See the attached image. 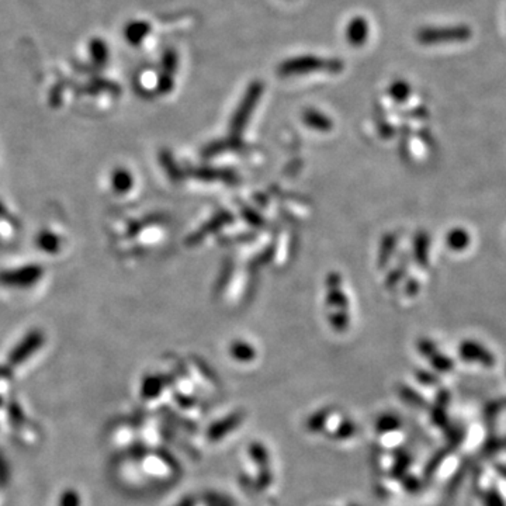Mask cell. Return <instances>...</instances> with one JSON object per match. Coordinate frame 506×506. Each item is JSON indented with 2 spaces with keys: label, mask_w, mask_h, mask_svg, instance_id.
<instances>
[{
  "label": "cell",
  "mask_w": 506,
  "mask_h": 506,
  "mask_svg": "<svg viewBox=\"0 0 506 506\" xmlns=\"http://www.w3.org/2000/svg\"><path fill=\"white\" fill-rule=\"evenodd\" d=\"M262 93H263V84H262V82H257L256 80V82H252L249 84V87L246 89V93H245V96H244V99H242V102H241V105H240V107H238V110H237L233 121H231V131H233V134H237L238 135L244 129V127H245L246 121L249 120V117L252 116V113H253V110H255V107H256V105H257Z\"/></svg>",
  "instance_id": "obj_4"
},
{
  "label": "cell",
  "mask_w": 506,
  "mask_h": 506,
  "mask_svg": "<svg viewBox=\"0 0 506 506\" xmlns=\"http://www.w3.org/2000/svg\"><path fill=\"white\" fill-rule=\"evenodd\" d=\"M35 245L44 253L55 255L61 251L62 241L60 235L50 231V229H42V231H39L35 237Z\"/></svg>",
  "instance_id": "obj_7"
},
{
  "label": "cell",
  "mask_w": 506,
  "mask_h": 506,
  "mask_svg": "<svg viewBox=\"0 0 506 506\" xmlns=\"http://www.w3.org/2000/svg\"><path fill=\"white\" fill-rule=\"evenodd\" d=\"M45 336L39 329L30 331L10 352L9 354V363L12 365H19L24 363L28 357H31L38 349L44 345Z\"/></svg>",
  "instance_id": "obj_5"
},
{
  "label": "cell",
  "mask_w": 506,
  "mask_h": 506,
  "mask_svg": "<svg viewBox=\"0 0 506 506\" xmlns=\"http://www.w3.org/2000/svg\"><path fill=\"white\" fill-rule=\"evenodd\" d=\"M343 71V62L341 60H324L314 55L297 57L284 61L279 65V75L291 76V75H302L311 72H329L339 73Z\"/></svg>",
  "instance_id": "obj_1"
},
{
  "label": "cell",
  "mask_w": 506,
  "mask_h": 506,
  "mask_svg": "<svg viewBox=\"0 0 506 506\" xmlns=\"http://www.w3.org/2000/svg\"><path fill=\"white\" fill-rule=\"evenodd\" d=\"M409 95H410V86L404 80H395L390 86V96L398 103H404L409 98Z\"/></svg>",
  "instance_id": "obj_15"
},
{
  "label": "cell",
  "mask_w": 506,
  "mask_h": 506,
  "mask_svg": "<svg viewBox=\"0 0 506 506\" xmlns=\"http://www.w3.org/2000/svg\"><path fill=\"white\" fill-rule=\"evenodd\" d=\"M150 31L151 26L147 21H131L129 24H127L124 35L131 45L136 47V45H140L148 37Z\"/></svg>",
  "instance_id": "obj_8"
},
{
  "label": "cell",
  "mask_w": 506,
  "mask_h": 506,
  "mask_svg": "<svg viewBox=\"0 0 506 506\" xmlns=\"http://www.w3.org/2000/svg\"><path fill=\"white\" fill-rule=\"evenodd\" d=\"M328 301L334 305H341V307H346V297L342 294V291L338 287L331 289Z\"/></svg>",
  "instance_id": "obj_19"
},
{
  "label": "cell",
  "mask_w": 506,
  "mask_h": 506,
  "mask_svg": "<svg viewBox=\"0 0 506 506\" xmlns=\"http://www.w3.org/2000/svg\"><path fill=\"white\" fill-rule=\"evenodd\" d=\"M395 244H397L395 235H387L384 238L383 245H381V252H380V264L381 266L387 264V262L390 260V257L395 249Z\"/></svg>",
  "instance_id": "obj_16"
},
{
  "label": "cell",
  "mask_w": 506,
  "mask_h": 506,
  "mask_svg": "<svg viewBox=\"0 0 506 506\" xmlns=\"http://www.w3.org/2000/svg\"><path fill=\"white\" fill-rule=\"evenodd\" d=\"M158 90L159 93H169V91L173 89V79L172 75L168 72L161 73L159 79H158Z\"/></svg>",
  "instance_id": "obj_18"
},
{
  "label": "cell",
  "mask_w": 506,
  "mask_h": 506,
  "mask_svg": "<svg viewBox=\"0 0 506 506\" xmlns=\"http://www.w3.org/2000/svg\"><path fill=\"white\" fill-rule=\"evenodd\" d=\"M89 53L91 55V61L98 66H105L109 61V47L107 44L100 38H93L89 42Z\"/></svg>",
  "instance_id": "obj_14"
},
{
  "label": "cell",
  "mask_w": 506,
  "mask_h": 506,
  "mask_svg": "<svg viewBox=\"0 0 506 506\" xmlns=\"http://www.w3.org/2000/svg\"><path fill=\"white\" fill-rule=\"evenodd\" d=\"M460 354L466 357L467 360H478L485 364L492 363V356L484 347H481L478 343L474 342H464L460 346Z\"/></svg>",
  "instance_id": "obj_11"
},
{
  "label": "cell",
  "mask_w": 506,
  "mask_h": 506,
  "mask_svg": "<svg viewBox=\"0 0 506 506\" xmlns=\"http://www.w3.org/2000/svg\"><path fill=\"white\" fill-rule=\"evenodd\" d=\"M402 275H404V270H402L401 267H398L397 270H394V271L388 275L387 284H388V286H394V284H397V283L401 280Z\"/></svg>",
  "instance_id": "obj_21"
},
{
  "label": "cell",
  "mask_w": 506,
  "mask_h": 506,
  "mask_svg": "<svg viewBox=\"0 0 506 506\" xmlns=\"http://www.w3.org/2000/svg\"><path fill=\"white\" fill-rule=\"evenodd\" d=\"M162 65H163V72H168L170 75H173L176 72L177 68V54L174 50H166L162 58Z\"/></svg>",
  "instance_id": "obj_17"
},
{
  "label": "cell",
  "mask_w": 506,
  "mask_h": 506,
  "mask_svg": "<svg viewBox=\"0 0 506 506\" xmlns=\"http://www.w3.org/2000/svg\"><path fill=\"white\" fill-rule=\"evenodd\" d=\"M471 28L466 24L450 27H425L417 34L421 44L433 45L440 42H464L471 38Z\"/></svg>",
  "instance_id": "obj_3"
},
{
  "label": "cell",
  "mask_w": 506,
  "mask_h": 506,
  "mask_svg": "<svg viewBox=\"0 0 506 506\" xmlns=\"http://www.w3.org/2000/svg\"><path fill=\"white\" fill-rule=\"evenodd\" d=\"M132 186H134V179L128 170L118 168L111 173V188L114 189L116 193L125 195L132 189Z\"/></svg>",
  "instance_id": "obj_10"
},
{
  "label": "cell",
  "mask_w": 506,
  "mask_h": 506,
  "mask_svg": "<svg viewBox=\"0 0 506 506\" xmlns=\"http://www.w3.org/2000/svg\"><path fill=\"white\" fill-rule=\"evenodd\" d=\"M332 325L336 328V329H343L347 324V316L345 314H339V315H335L332 319Z\"/></svg>",
  "instance_id": "obj_20"
},
{
  "label": "cell",
  "mask_w": 506,
  "mask_h": 506,
  "mask_svg": "<svg viewBox=\"0 0 506 506\" xmlns=\"http://www.w3.org/2000/svg\"><path fill=\"white\" fill-rule=\"evenodd\" d=\"M429 246L431 240L425 233H419L413 241V256L419 266L426 267L429 264Z\"/></svg>",
  "instance_id": "obj_12"
},
{
  "label": "cell",
  "mask_w": 506,
  "mask_h": 506,
  "mask_svg": "<svg viewBox=\"0 0 506 506\" xmlns=\"http://www.w3.org/2000/svg\"><path fill=\"white\" fill-rule=\"evenodd\" d=\"M419 349L425 354H432L435 352V345L431 341H421L419 342Z\"/></svg>",
  "instance_id": "obj_22"
},
{
  "label": "cell",
  "mask_w": 506,
  "mask_h": 506,
  "mask_svg": "<svg viewBox=\"0 0 506 506\" xmlns=\"http://www.w3.org/2000/svg\"><path fill=\"white\" fill-rule=\"evenodd\" d=\"M44 275V267L30 263L17 269L0 271V286L8 289H30L35 286Z\"/></svg>",
  "instance_id": "obj_2"
},
{
  "label": "cell",
  "mask_w": 506,
  "mask_h": 506,
  "mask_svg": "<svg viewBox=\"0 0 506 506\" xmlns=\"http://www.w3.org/2000/svg\"><path fill=\"white\" fill-rule=\"evenodd\" d=\"M302 120L305 121V124L308 127L318 129V131H324V132L331 131L334 127V123L328 116L322 114L316 110H307L302 116Z\"/></svg>",
  "instance_id": "obj_13"
},
{
  "label": "cell",
  "mask_w": 506,
  "mask_h": 506,
  "mask_svg": "<svg viewBox=\"0 0 506 506\" xmlns=\"http://www.w3.org/2000/svg\"><path fill=\"white\" fill-rule=\"evenodd\" d=\"M346 39L353 47H361L369 38V23L364 17H353L346 26Z\"/></svg>",
  "instance_id": "obj_6"
},
{
  "label": "cell",
  "mask_w": 506,
  "mask_h": 506,
  "mask_svg": "<svg viewBox=\"0 0 506 506\" xmlns=\"http://www.w3.org/2000/svg\"><path fill=\"white\" fill-rule=\"evenodd\" d=\"M10 373L6 367H0V377H8Z\"/></svg>",
  "instance_id": "obj_25"
},
{
  "label": "cell",
  "mask_w": 506,
  "mask_h": 506,
  "mask_svg": "<svg viewBox=\"0 0 506 506\" xmlns=\"http://www.w3.org/2000/svg\"><path fill=\"white\" fill-rule=\"evenodd\" d=\"M470 242H471L470 234L463 228L453 229V231H450L446 237V245L449 246V249L455 251V252L466 251L469 248Z\"/></svg>",
  "instance_id": "obj_9"
},
{
  "label": "cell",
  "mask_w": 506,
  "mask_h": 506,
  "mask_svg": "<svg viewBox=\"0 0 506 506\" xmlns=\"http://www.w3.org/2000/svg\"><path fill=\"white\" fill-rule=\"evenodd\" d=\"M8 215V207L0 200V218H5Z\"/></svg>",
  "instance_id": "obj_24"
},
{
  "label": "cell",
  "mask_w": 506,
  "mask_h": 506,
  "mask_svg": "<svg viewBox=\"0 0 506 506\" xmlns=\"http://www.w3.org/2000/svg\"><path fill=\"white\" fill-rule=\"evenodd\" d=\"M405 290H406V293H408V294H410V296H415V294L418 293V290H419V284H418V282H415V280H409V282H408V284H406V287H405Z\"/></svg>",
  "instance_id": "obj_23"
}]
</instances>
